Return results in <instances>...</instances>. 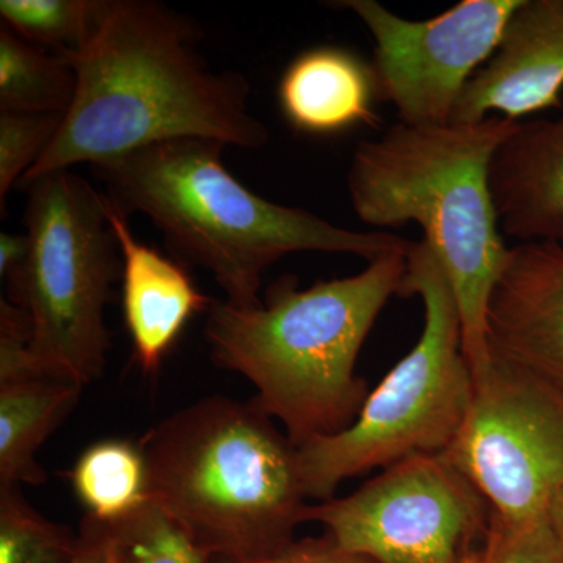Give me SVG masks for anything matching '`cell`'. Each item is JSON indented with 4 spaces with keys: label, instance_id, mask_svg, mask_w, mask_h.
Masks as SVG:
<instances>
[{
    "label": "cell",
    "instance_id": "obj_1",
    "mask_svg": "<svg viewBox=\"0 0 563 563\" xmlns=\"http://www.w3.org/2000/svg\"><path fill=\"white\" fill-rule=\"evenodd\" d=\"M202 36L198 22L157 0H107L90 41L66 58L77 73L76 98L22 187L162 141L265 146L269 132L252 113L250 81L210 66Z\"/></svg>",
    "mask_w": 563,
    "mask_h": 563
},
{
    "label": "cell",
    "instance_id": "obj_2",
    "mask_svg": "<svg viewBox=\"0 0 563 563\" xmlns=\"http://www.w3.org/2000/svg\"><path fill=\"white\" fill-rule=\"evenodd\" d=\"M407 250L306 290L282 277L252 309L225 299L207 309L211 358L254 385L252 401L284 424L296 448L342 432L361 412L369 390L355 373L358 354L384 307L401 296Z\"/></svg>",
    "mask_w": 563,
    "mask_h": 563
},
{
    "label": "cell",
    "instance_id": "obj_3",
    "mask_svg": "<svg viewBox=\"0 0 563 563\" xmlns=\"http://www.w3.org/2000/svg\"><path fill=\"white\" fill-rule=\"evenodd\" d=\"M225 147L213 140L162 141L91 168L124 217L150 218L168 250L209 272L232 306H262L263 273L292 252L372 262L409 246L395 233L351 231L262 198L229 172Z\"/></svg>",
    "mask_w": 563,
    "mask_h": 563
},
{
    "label": "cell",
    "instance_id": "obj_4",
    "mask_svg": "<svg viewBox=\"0 0 563 563\" xmlns=\"http://www.w3.org/2000/svg\"><path fill=\"white\" fill-rule=\"evenodd\" d=\"M517 122H398L379 139L357 144L346 176L352 210L365 224L415 222L424 232L457 302L474 377L492 362L487 303L510 251L493 202L490 165Z\"/></svg>",
    "mask_w": 563,
    "mask_h": 563
},
{
    "label": "cell",
    "instance_id": "obj_5",
    "mask_svg": "<svg viewBox=\"0 0 563 563\" xmlns=\"http://www.w3.org/2000/svg\"><path fill=\"white\" fill-rule=\"evenodd\" d=\"M140 444L150 498L210 561L272 553L306 523L298 448L254 401L203 398Z\"/></svg>",
    "mask_w": 563,
    "mask_h": 563
},
{
    "label": "cell",
    "instance_id": "obj_6",
    "mask_svg": "<svg viewBox=\"0 0 563 563\" xmlns=\"http://www.w3.org/2000/svg\"><path fill=\"white\" fill-rule=\"evenodd\" d=\"M401 296L424 309L420 339L369 391L357 418L333 435L298 446L307 499L328 501L343 481L417 455L446 453L461 433L474 396L453 290L424 240L410 243Z\"/></svg>",
    "mask_w": 563,
    "mask_h": 563
},
{
    "label": "cell",
    "instance_id": "obj_7",
    "mask_svg": "<svg viewBox=\"0 0 563 563\" xmlns=\"http://www.w3.org/2000/svg\"><path fill=\"white\" fill-rule=\"evenodd\" d=\"M24 188L31 254L9 301L29 314L32 352L43 372L85 387L106 369V307L122 276L107 196L73 169Z\"/></svg>",
    "mask_w": 563,
    "mask_h": 563
},
{
    "label": "cell",
    "instance_id": "obj_8",
    "mask_svg": "<svg viewBox=\"0 0 563 563\" xmlns=\"http://www.w3.org/2000/svg\"><path fill=\"white\" fill-rule=\"evenodd\" d=\"M490 520L483 495L443 454L395 463L303 515L336 547L373 563H462Z\"/></svg>",
    "mask_w": 563,
    "mask_h": 563
},
{
    "label": "cell",
    "instance_id": "obj_9",
    "mask_svg": "<svg viewBox=\"0 0 563 563\" xmlns=\"http://www.w3.org/2000/svg\"><path fill=\"white\" fill-rule=\"evenodd\" d=\"M443 455L499 523L542 520L563 485L562 388L492 358L474 377L468 417Z\"/></svg>",
    "mask_w": 563,
    "mask_h": 563
},
{
    "label": "cell",
    "instance_id": "obj_10",
    "mask_svg": "<svg viewBox=\"0 0 563 563\" xmlns=\"http://www.w3.org/2000/svg\"><path fill=\"white\" fill-rule=\"evenodd\" d=\"M521 0H462L450 10L412 21L376 0H342L374 41L373 70L380 99L399 122L440 125L453 122L470 80L490 60Z\"/></svg>",
    "mask_w": 563,
    "mask_h": 563
},
{
    "label": "cell",
    "instance_id": "obj_11",
    "mask_svg": "<svg viewBox=\"0 0 563 563\" xmlns=\"http://www.w3.org/2000/svg\"><path fill=\"white\" fill-rule=\"evenodd\" d=\"M485 324L490 358L563 390V247L510 244Z\"/></svg>",
    "mask_w": 563,
    "mask_h": 563
},
{
    "label": "cell",
    "instance_id": "obj_12",
    "mask_svg": "<svg viewBox=\"0 0 563 563\" xmlns=\"http://www.w3.org/2000/svg\"><path fill=\"white\" fill-rule=\"evenodd\" d=\"M562 101L563 0H521L498 49L463 91L453 121H525Z\"/></svg>",
    "mask_w": 563,
    "mask_h": 563
},
{
    "label": "cell",
    "instance_id": "obj_13",
    "mask_svg": "<svg viewBox=\"0 0 563 563\" xmlns=\"http://www.w3.org/2000/svg\"><path fill=\"white\" fill-rule=\"evenodd\" d=\"M490 188L506 239L563 247V101L553 117L517 122L493 155Z\"/></svg>",
    "mask_w": 563,
    "mask_h": 563
},
{
    "label": "cell",
    "instance_id": "obj_14",
    "mask_svg": "<svg viewBox=\"0 0 563 563\" xmlns=\"http://www.w3.org/2000/svg\"><path fill=\"white\" fill-rule=\"evenodd\" d=\"M107 213L120 243L122 312L133 357L143 373L154 374L191 318L206 313L213 298L198 290L180 262L139 242L129 218L109 198Z\"/></svg>",
    "mask_w": 563,
    "mask_h": 563
},
{
    "label": "cell",
    "instance_id": "obj_15",
    "mask_svg": "<svg viewBox=\"0 0 563 563\" xmlns=\"http://www.w3.org/2000/svg\"><path fill=\"white\" fill-rule=\"evenodd\" d=\"M277 99L288 124L306 135H336L379 121L373 66L339 46L296 55L282 74Z\"/></svg>",
    "mask_w": 563,
    "mask_h": 563
},
{
    "label": "cell",
    "instance_id": "obj_16",
    "mask_svg": "<svg viewBox=\"0 0 563 563\" xmlns=\"http://www.w3.org/2000/svg\"><path fill=\"white\" fill-rule=\"evenodd\" d=\"M81 390L84 385L51 374L0 380V485L46 483L36 453Z\"/></svg>",
    "mask_w": 563,
    "mask_h": 563
},
{
    "label": "cell",
    "instance_id": "obj_17",
    "mask_svg": "<svg viewBox=\"0 0 563 563\" xmlns=\"http://www.w3.org/2000/svg\"><path fill=\"white\" fill-rule=\"evenodd\" d=\"M85 515L114 523L150 501L147 463L140 443L102 440L80 454L69 472Z\"/></svg>",
    "mask_w": 563,
    "mask_h": 563
},
{
    "label": "cell",
    "instance_id": "obj_18",
    "mask_svg": "<svg viewBox=\"0 0 563 563\" xmlns=\"http://www.w3.org/2000/svg\"><path fill=\"white\" fill-rule=\"evenodd\" d=\"M76 91L73 63L0 25V111L65 117Z\"/></svg>",
    "mask_w": 563,
    "mask_h": 563
},
{
    "label": "cell",
    "instance_id": "obj_19",
    "mask_svg": "<svg viewBox=\"0 0 563 563\" xmlns=\"http://www.w3.org/2000/svg\"><path fill=\"white\" fill-rule=\"evenodd\" d=\"M107 0H2V24L18 36L69 58L84 49L101 21Z\"/></svg>",
    "mask_w": 563,
    "mask_h": 563
},
{
    "label": "cell",
    "instance_id": "obj_20",
    "mask_svg": "<svg viewBox=\"0 0 563 563\" xmlns=\"http://www.w3.org/2000/svg\"><path fill=\"white\" fill-rule=\"evenodd\" d=\"M77 548L79 536L36 512L21 485H0V563H70Z\"/></svg>",
    "mask_w": 563,
    "mask_h": 563
},
{
    "label": "cell",
    "instance_id": "obj_21",
    "mask_svg": "<svg viewBox=\"0 0 563 563\" xmlns=\"http://www.w3.org/2000/svg\"><path fill=\"white\" fill-rule=\"evenodd\" d=\"M114 563H209L210 558L157 503L109 523Z\"/></svg>",
    "mask_w": 563,
    "mask_h": 563
},
{
    "label": "cell",
    "instance_id": "obj_22",
    "mask_svg": "<svg viewBox=\"0 0 563 563\" xmlns=\"http://www.w3.org/2000/svg\"><path fill=\"white\" fill-rule=\"evenodd\" d=\"M63 114L0 111V207L60 131Z\"/></svg>",
    "mask_w": 563,
    "mask_h": 563
},
{
    "label": "cell",
    "instance_id": "obj_23",
    "mask_svg": "<svg viewBox=\"0 0 563 563\" xmlns=\"http://www.w3.org/2000/svg\"><path fill=\"white\" fill-rule=\"evenodd\" d=\"M485 563H563L548 517L523 526H506L492 517L484 537Z\"/></svg>",
    "mask_w": 563,
    "mask_h": 563
},
{
    "label": "cell",
    "instance_id": "obj_24",
    "mask_svg": "<svg viewBox=\"0 0 563 563\" xmlns=\"http://www.w3.org/2000/svg\"><path fill=\"white\" fill-rule=\"evenodd\" d=\"M209 563H373L362 555L347 553L329 539L291 540L272 553L240 561H221L213 559Z\"/></svg>",
    "mask_w": 563,
    "mask_h": 563
},
{
    "label": "cell",
    "instance_id": "obj_25",
    "mask_svg": "<svg viewBox=\"0 0 563 563\" xmlns=\"http://www.w3.org/2000/svg\"><path fill=\"white\" fill-rule=\"evenodd\" d=\"M70 563H114L110 525L85 515L80 525L79 548Z\"/></svg>",
    "mask_w": 563,
    "mask_h": 563
},
{
    "label": "cell",
    "instance_id": "obj_26",
    "mask_svg": "<svg viewBox=\"0 0 563 563\" xmlns=\"http://www.w3.org/2000/svg\"><path fill=\"white\" fill-rule=\"evenodd\" d=\"M31 242L27 233H0V277L9 288V295L20 287L27 268Z\"/></svg>",
    "mask_w": 563,
    "mask_h": 563
},
{
    "label": "cell",
    "instance_id": "obj_27",
    "mask_svg": "<svg viewBox=\"0 0 563 563\" xmlns=\"http://www.w3.org/2000/svg\"><path fill=\"white\" fill-rule=\"evenodd\" d=\"M548 521L553 528L555 539H558L563 554V485L554 493L550 506H548Z\"/></svg>",
    "mask_w": 563,
    "mask_h": 563
},
{
    "label": "cell",
    "instance_id": "obj_28",
    "mask_svg": "<svg viewBox=\"0 0 563 563\" xmlns=\"http://www.w3.org/2000/svg\"><path fill=\"white\" fill-rule=\"evenodd\" d=\"M462 563H485L484 550H472L465 555Z\"/></svg>",
    "mask_w": 563,
    "mask_h": 563
}]
</instances>
